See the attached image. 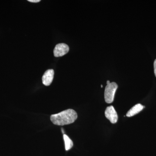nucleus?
Instances as JSON below:
<instances>
[{"label": "nucleus", "mask_w": 156, "mask_h": 156, "mask_svg": "<svg viewBox=\"0 0 156 156\" xmlns=\"http://www.w3.org/2000/svg\"><path fill=\"white\" fill-rule=\"evenodd\" d=\"M77 117V114L75 111L68 109L56 114L52 115L50 116V120L54 125L63 126L74 122Z\"/></svg>", "instance_id": "1"}, {"label": "nucleus", "mask_w": 156, "mask_h": 156, "mask_svg": "<svg viewBox=\"0 0 156 156\" xmlns=\"http://www.w3.org/2000/svg\"><path fill=\"white\" fill-rule=\"evenodd\" d=\"M118 85L115 82L107 85L105 90V99L107 103H112L114 100L115 93L118 89Z\"/></svg>", "instance_id": "2"}, {"label": "nucleus", "mask_w": 156, "mask_h": 156, "mask_svg": "<svg viewBox=\"0 0 156 156\" xmlns=\"http://www.w3.org/2000/svg\"><path fill=\"white\" fill-rule=\"evenodd\" d=\"M69 48L67 44L63 43L58 44L56 45L53 51L55 57H60L66 55L69 51Z\"/></svg>", "instance_id": "3"}, {"label": "nucleus", "mask_w": 156, "mask_h": 156, "mask_svg": "<svg viewBox=\"0 0 156 156\" xmlns=\"http://www.w3.org/2000/svg\"><path fill=\"white\" fill-rule=\"evenodd\" d=\"M105 116L112 124H115L118 120V115L116 111L113 106L108 107L105 111Z\"/></svg>", "instance_id": "4"}, {"label": "nucleus", "mask_w": 156, "mask_h": 156, "mask_svg": "<svg viewBox=\"0 0 156 156\" xmlns=\"http://www.w3.org/2000/svg\"><path fill=\"white\" fill-rule=\"evenodd\" d=\"M54 72L53 69L46 71L42 77L43 83L46 86H49L52 83L54 77Z\"/></svg>", "instance_id": "5"}, {"label": "nucleus", "mask_w": 156, "mask_h": 156, "mask_svg": "<svg viewBox=\"0 0 156 156\" xmlns=\"http://www.w3.org/2000/svg\"><path fill=\"white\" fill-rule=\"evenodd\" d=\"M144 108V107L140 104H137L128 111L126 114V116L128 117L133 116L139 113Z\"/></svg>", "instance_id": "6"}, {"label": "nucleus", "mask_w": 156, "mask_h": 156, "mask_svg": "<svg viewBox=\"0 0 156 156\" xmlns=\"http://www.w3.org/2000/svg\"><path fill=\"white\" fill-rule=\"evenodd\" d=\"M63 138H64L65 145L66 150L67 151L69 150L73 146L72 140L65 134L63 135Z\"/></svg>", "instance_id": "7"}, {"label": "nucleus", "mask_w": 156, "mask_h": 156, "mask_svg": "<svg viewBox=\"0 0 156 156\" xmlns=\"http://www.w3.org/2000/svg\"><path fill=\"white\" fill-rule=\"evenodd\" d=\"M154 74L155 76L156 77V59L154 62Z\"/></svg>", "instance_id": "8"}, {"label": "nucleus", "mask_w": 156, "mask_h": 156, "mask_svg": "<svg viewBox=\"0 0 156 156\" xmlns=\"http://www.w3.org/2000/svg\"><path fill=\"white\" fill-rule=\"evenodd\" d=\"M28 2H31L37 3L41 2L40 0H28Z\"/></svg>", "instance_id": "9"}, {"label": "nucleus", "mask_w": 156, "mask_h": 156, "mask_svg": "<svg viewBox=\"0 0 156 156\" xmlns=\"http://www.w3.org/2000/svg\"><path fill=\"white\" fill-rule=\"evenodd\" d=\"M110 81H107V84H108L110 83Z\"/></svg>", "instance_id": "10"}, {"label": "nucleus", "mask_w": 156, "mask_h": 156, "mask_svg": "<svg viewBox=\"0 0 156 156\" xmlns=\"http://www.w3.org/2000/svg\"><path fill=\"white\" fill-rule=\"evenodd\" d=\"M102 87H103V86H102V85H101V88H102Z\"/></svg>", "instance_id": "11"}]
</instances>
